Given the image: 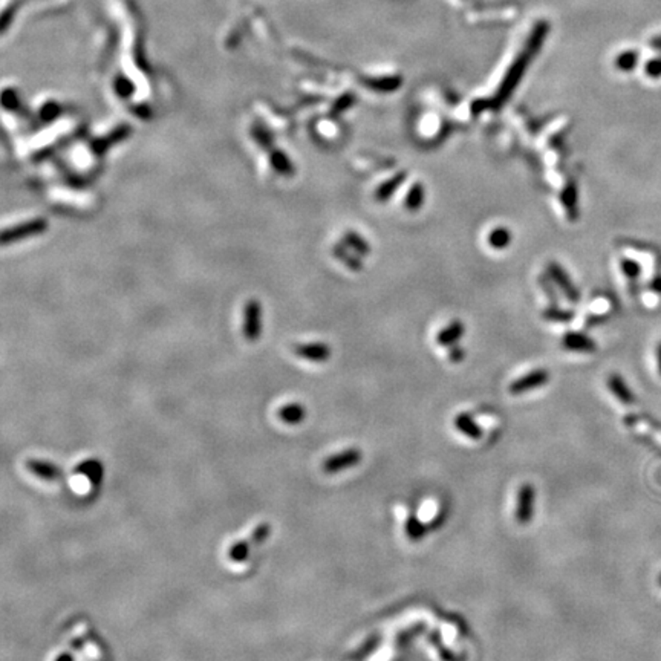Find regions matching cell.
I'll return each mask as SVG.
<instances>
[{
  "label": "cell",
  "instance_id": "6da1fadb",
  "mask_svg": "<svg viewBox=\"0 0 661 661\" xmlns=\"http://www.w3.org/2000/svg\"><path fill=\"white\" fill-rule=\"evenodd\" d=\"M48 230V222L43 218H36L27 222H22V224L14 225L11 228H6L2 233V244H14V242H20L23 239H29L39 235H43Z\"/></svg>",
  "mask_w": 661,
  "mask_h": 661
},
{
  "label": "cell",
  "instance_id": "7a4b0ae2",
  "mask_svg": "<svg viewBox=\"0 0 661 661\" xmlns=\"http://www.w3.org/2000/svg\"><path fill=\"white\" fill-rule=\"evenodd\" d=\"M547 274L552 280V284H555L562 293H564L565 299L569 303H577L578 300H580V291H578V288L574 285L573 279L569 277L566 270L562 267L560 263L548 262Z\"/></svg>",
  "mask_w": 661,
  "mask_h": 661
},
{
  "label": "cell",
  "instance_id": "3957f363",
  "mask_svg": "<svg viewBox=\"0 0 661 661\" xmlns=\"http://www.w3.org/2000/svg\"><path fill=\"white\" fill-rule=\"evenodd\" d=\"M244 337L248 342L258 340L262 334V307L258 300H248L244 308Z\"/></svg>",
  "mask_w": 661,
  "mask_h": 661
},
{
  "label": "cell",
  "instance_id": "277c9868",
  "mask_svg": "<svg viewBox=\"0 0 661 661\" xmlns=\"http://www.w3.org/2000/svg\"><path fill=\"white\" fill-rule=\"evenodd\" d=\"M548 382H550L548 370L534 369L520 378L515 380V382L510 384L508 391L511 395H522L530 391L539 389V387H543L545 384H548Z\"/></svg>",
  "mask_w": 661,
  "mask_h": 661
},
{
  "label": "cell",
  "instance_id": "5b68a950",
  "mask_svg": "<svg viewBox=\"0 0 661 661\" xmlns=\"http://www.w3.org/2000/svg\"><path fill=\"white\" fill-rule=\"evenodd\" d=\"M361 458H363V454L360 449H348L325 459L323 470L326 473H338V472H342V470L357 466L361 461Z\"/></svg>",
  "mask_w": 661,
  "mask_h": 661
},
{
  "label": "cell",
  "instance_id": "8992f818",
  "mask_svg": "<svg viewBox=\"0 0 661 661\" xmlns=\"http://www.w3.org/2000/svg\"><path fill=\"white\" fill-rule=\"evenodd\" d=\"M534 515V487L531 484H522L517 493L516 520L519 524H528Z\"/></svg>",
  "mask_w": 661,
  "mask_h": 661
},
{
  "label": "cell",
  "instance_id": "52a82bcc",
  "mask_svg": "<svg viewBox=\"0 0 661 661\" xmlns=\"http://www.w3.org/2000/svg\"><path fill=\"white\" fill-rule=\"evenodd\" d=\"M294 352L299 359L308 360L312 363H325L330 357V348L323 342L297 345L294 348Z\"/></svg>",
  "mask_w": 661,
  "mask_h": 661
},
{
  "label": "cell",
  "instance_id": "ba28073f",
  "mask_svg": "<svg viewBox=\"0 0 661 661\" xmlns=\"http://www.w3.org/2000/svg\"><path fill=\"white\" fill-rule=\"evenodd\" d=\"M466 334V326L461 320H453L449 325H445L440 333L436 334V343L444 348L458 345L459 340Z\"/></svg>",
  "mask_w": 661,
  "mask_h": 661
},
{
  "label": "cell",
  "instance_id": "9c48e42d",
  "mask_svg": "<svg viewBox=\"0 0 661 661\" xmlns=\"http://www.w3.org/2000/svg\"><path fill=\"white\" fill-rule=\"evenodd\" d=\"M562 346L573 352H594L597 349L596 342L583 333H566L562 338Z\"/></svg>",
  "mask_w": 661,
  "mask_h": 661
},
{
  "label": "cell",
  "instance_id": "30bf717a",
  "mask_svg": "<svg viewBox=\"0 0 661 661\" xmlns=\"http://www.w3.org/2000/svg\"><path fill=\"white\" fill-rule=\"evenodd\" d=\"M406 179H408V173L406 172H398L396 173V175H394L392 178H389L387 181H384L383 184H380L375 190V201L377 202H387L391 200V197L398 192L400 187L406 183Z\"/></svg>",
  "mask_w": 661,
  "mask_h": 661
},
{
  "label": "cell",
  "instance_id": "8fae6325",
  "mask_svg": "<svg viewBox=\"0 0 661 661\" xmlns=\"http://www.w3.org/2000/svg\"><path fill=\"white\" fill-rule=\"evenodd\" d=\"M560 202L564 205L568 219L574 222L578 218V192L576 183H568L560 193Z\"/></svg>",
  "mask_w": 661,
  "mask_h": 661
},
{
  "label": "cell",
  "instance_id": "7c38bea8",
  "mask_svg": "<svg viewBox=\"0 0 661 661\" xmlns=\"http://www.w3.org/2000/svg\"><path fill=\"white\" fill-rule=\"evenodd\" d=\"M608 387L609 391L614 394L615 398L618 401H622L623 404H632L634 403V395L629 389V386L626 384L625 380L620 377L618 374H613L608 377Z\"/></svg>",
  "mask_w": 661,
  "mask_h": 661
},
{
  "label": "cell",
  "instance_id": "4fadbf2b",
  "mask_svg": "<svg viewBox=\"0 0 661 661\" xmlns=\"http://www.w3.org/2000/svg\"><path fill=\"white\" fill-rule=\"evenodd\" d=\"M511 241H513V235H511V231L510 228L507 227H494L489 236H487V244H489L490 248H493V250H507V248L510 246Z\"/></svg>",
  "mask_w": 661,
  "mask_h": 661
},
{
  "label": "cell",
  "instance_id": "5bb4252c",
  "mask_svg": "<svg viewBox=\"0 0 661 661\" xmlns=\"http://www.w3.org/2000/svg\"><path fill=\"white\" fill-rule=\"evenodd\" d=\"M454 427H457L461 433L472 438V440H479V438L482 436V429L479 427V424L470 413H459V415L454 418Z\"/></svg>",
  "mask_w": 661,
  "mask_h": 661
},
{
  "label": "cell",
  "instance_id": "9a60e30c",
  "mask_svg": "<svg viewBox=\"0 0 661 661\" xmlns=\"http://www.w3.org/2000/svg\"><path fill=\"white\" fill-rule=\"evenodd\" d=\"M343 242L351 251L359 254L360 258H365V256L370 254V244L361 235H359L357 231H352V230L346 231L343 236Z\"/></svg>",
  "mask_w": 661,
  "mask_h": 661
},
{
  "label": "cell",
  "instance_id": "2e32d148",
  "mask_svg": "<svg viewBox=\"0 0 661 661\" xmlns=\"http://www.w3.org/2000/svg\"><path fill=\"white\" fill-rule=\"evenodd\" d=\"M426 202V188L424 186L419 183H413L412 187L409 188V192L406 195V200H404V205L406 209L412 213H417L421 210V207Z\"/></svg>",
  "mask_w": 661,
  "mask_h": 661
},
{
  "label": "cell",
  "instance_id": "e0dca14e",
  "mask_svg": "<svg viewBox=\"0 0 661 661\" xmlns=\"http://www.w3.org/2000/svg\"><path fill=\"white\" fill-rule=\"evenodd\" d=\"M334 256L335 258L345 263V267H348L351 271H361L363 270V262L360 259V256L359 254H355L354 251L351 253V250L346 245H342V244H338L337 246H334Z\"/></svg>",
  "mask_w": 661,
  "mask_h": 661
},
{
  "label": "cell",
  "instance_id": "ac0fdd59",
  "mask_svg": "<svg viewBox=\"0 0 661 661\" xmlns=\"http://www.w3.org/2000/svg\"><path fill=\"white\" fill-rule=\"evenodd\" d=\"M279 417L288 424H299L305 418V409L300 404H288V406L279 410Z\"/></svg>",
  "mask_w": 661,
  "mask_h": 661
},
{
  "label": "cell",
  "instance_id": "d6986e66",
  "mask_svg": "<svg viewBox=\"0 0 661 661\" xmlns=\"http://www.w3.org/2000/svg\"><path fill=\"white\" fill-rule=\"evenodd\" d=\"M404 530H406V534H408V537L412 542H417V541L423 539V537L426 536L427 527L423 522H421V520L417 516L412 515V516L408 517Z\"/></svg>",
  "mask_w": 661,
  "mask_h": 661
},
{
  "label": "cell",
  "instance_id": "ffe728a7",
  "mask_svg": "<svg viewBox=\"0 0 661 661\" xmlns=\"http://www.w3.org/2000/svg\"><path fill=\"white\" fill-rule=\"evenodd\" d=\"M271 165L274 167L277 173H280V175H284V176H291L294 173L293 162L289 161V158L284 152H272Z\"/></svg>",
  "mask_w": 661,
  "mask_h": 661
},
{
  "label": "cell",
  "instance_id": "44dd1931",
  "mask_svg": "<svg viewBox=\"0 0 661 661\" xmlns=\"http://www.w3.org/2000/svg\"><path fill=\"white\" fill-rule=\"evenodd\" d=\"M28 468L32 473L39 475L43 479H57V476L60 475L59 468L54 467L53 464H46V462H40V461H29L28 462Z\"/></svg>",
  "mask_w": 661,
  "mask_h": 661
},
{
  "label": "cell",
  "instance_id": "7402d4cb",
  "mask_svg": "<svg viewBox=\"0 0 661 661\" xmlns=\"http://www.w3.org/2000/svg\"><path fill=\"white\" fill-rule=\"evenodd\" d=\"M543 319L548 321H557V323H569L574 319V312L569 309L559 308L557 305H552L543 312Z\"/></svg>",
  "mask_w": 661,
  "mask_h": 661
},
{
  "label": "cell",
  "instance_id": "603a6c76",
  "mask_svg": "<svg viewBox=\"0 0 661 661\" xmlns=\"http://www.w3.org/2000/svg\"><path fill=\"white\" fill-rule=\"evenodd\" d=\"M620 268H622L623 274H625L627 279H629V280L639 279V276L641 274L640 263L632 260V259H627V258L620 259Z\"/></svg>",
  "mask_w": 661,
  "mask_h": 661
},
{
  "label": "cell",
  "instance_id": "cb8c5ba5",
  "mask_svg": "<svg viewBox=\"0 0 661 661\" xmlns=\"http://www.w3.org/2000/svg\"><path fill=\"white\" fill-rule=\"evenodd\" d=\"M429 640H431V643L436 648L438 654L441 655V658H443L444 661H458V657L454 655V654H452L450 650H447V648L444 646L443 641H440V637H438L436 632L431 634V639H429Z\"/></svg>",
  "mask_w": 661,
  "mask_h": 661
},
{
  "label": "cell",
  "instance_id": "d4e9b609",
  "mask_svg": "<svg viewBox=\"0 0 661 661\" xmlns=\"http://www.w3.org/2000/svg\"><path fill=\"white\" fill-rule=\"evenodd\" d=\"M246 556H248V545L245 542L237 543V545H235L233 548L230 550V557L233 560H236V562L244 560Z\"/></svg>",
  "mask_w": 661,
  "mask_h": 661
},
{
  "label": "cell",
  "instance_id": "484cf974",
  "mask_svg": "<svg viewBox=\"0 0 661 661\" xmlns=\"http://www.w3.org/2000/svg\"><path fill=\"white\" fill-rule=\"evenodd\" d=\"M466 359V352L464 349L461 348L459 345H454V346H450V351H449V360L453 361V363H459Z\"/></svg>",
  "mask_w": 661,
  "mask_h": 661
},
{
  "label": "cell",
  "instance_id": "4316f807",
  "mask_svg": "<svg viewBox=\"0 0 661 661\" xmlns=\"http://www.w3.org/2000/svg\"><path fill=\"white\" fill-rule=\"evenodd\" d=\"M550 280H551L550 277H548V279H547V277H542V279H541V285H542L543 291L547 293V295L550 297V299H551V297H552V302H555V305H557V297H556V295H552V294H555V291H552V286H551V282H550Z\"/></svg>",
  "mask_w": 661,
  "mask_h": 661
},
{
  "label": "cell",
  "instance_id": "83f0119b",
  "mask_svg": "<svg viewBox=\"0 0 661 661\" xmlns=\"http://www.w3.org/2000/svg\"><path fill=\"white\" fill-rule=\"evenodd\" d=\"M646 71H648V76H652V77L661 76V60H654L652 63H649Z\"/></svg>",
  "mask_w": 661,
  "mask_h": 661
},
{
  "label": "cell",
  "instance_id": "f1b7e54d",
  "mask_svg": "<svg viewBox=\"0 0 661 661\" xmlns=\"http://www.w3.org/2000/svg\"><path fill=\"white\" fill-rule=\"evenodd\" d=\"M650 286H652V289H654V291L661 294V276H658V277H655L654 280H652Z\"/></svg>",
  "mask_w": 661,
  "mask_h": 661
},
{
  "label": "cell",
  "instance_id": "f546056e",
  "mask_svg": "<svg viewBox=\"0 0 661 661\" xmlns=\"http://www.w3.org/2000/svg\"><path fill=\"white\" fill-rule=\"evenodd\" d=\"M657 363H658V372L661 375V342H660L658 348H657Z\"/></svg>",
  "mask_w": 661,
  "mask_h": 661
},
{
  "label": "cell",
  "instance_id": "4dcf8cb0",
  "mask_svg": "<svg viewBox=\"0 0 661 661\" xmlns=\"http://www.w3.org/2000/svg\"><path fill=\"white\" fill-rule=\"evenodd\" d=\"M652 45L657 46V48H661V37H658V39H655L654 41H652Z\"/></svg>",
  "mask_w": 661,
  "mask_h": 661
},
{
  "label": "cell",
  "instance_id": "1f68e13d",
  "mask_svg": "<svg viewBox=\"0 0 661 661\" xmlns=\"http://www.w3.org/2000/svg\"><path fill=\"white\" fill-rule=\"evenodd\" d=\"M59 661H69V658H68V657H63V658H60Z\"/></svg>",
  "mask_w": 661,
  "mask_h": 661
}]
</instances>
